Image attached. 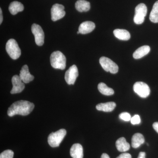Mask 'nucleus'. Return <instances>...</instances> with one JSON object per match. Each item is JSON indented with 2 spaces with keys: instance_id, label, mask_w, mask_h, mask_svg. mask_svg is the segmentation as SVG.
I'll return each mask as SVG.
<instances>
[{
  "instance_id": "9b49d317",
  "label": "nucleus",
  "mask_w": 158,
  "mask_h": 158,
  "mask_svg": "<svg viewBox=\"0 0 158 158\" xmlns=\"http://www.w3.org/2000/svg\"><path fill=\"white\" fill-rule=\"evenodd\" d=\"M11 82L13 85L10 92L11 94L21 93L24 89V83L18 75H15L12 77Z\"/></svg>"
},
{
  "instance_id": "9d476101",
  "label": "nucleus",
  "mask_w": 158,
  "mask_h": 158,
  "mask_svg": "<svg viewBox=\"0 0 158 158\" xmlns=\"http://www.w3.org/2000/svg\"><path fill=\"white\" fill-rule=\"evenodd\" d=\"M78 75V70L76 65H73L65 72V81L68 85H74Z\"/></svg>"
},
{
  "instance_id": "c756f323",
  "label": "nucleus",
  "mask_w": 158,
  "mask_h": 158,
  "mask_svg": "<svg viewBox=\"0 0 158 158\" xmlns=\"http://www.w3.org/2000/svg\"><path fill=\"white\" fill-rule=\"evenodd\" d=\"M3 21L2 11V9H0V24H2Z\"/></svg>"
},
{
  "instance_id": "0eeeda50",
  "label": "nucleus",
  "mask_w": 158,
  "mask_h": 158,
  "mask_svg": "<svg viewBox=\"0 0 158 158\" xmlns=\"http://www.w3.org/2000/svg\"><path fill=\"white\" fill-rule=\"evenodd\" d=\"M133 89L135 93L142 98H146L150 94L149 86L144 82H136L133 86Z\"/></svg>"
},
{
  "instance_id": "4be33fe9",
  "label": "nucleus",
  "mask_w": 158,
  "mask_h": 158,
  "mask_svg": "<svg viewBox=\"0 0 158 158\" xmlns=\"http://www.w3.org/2000/svg\"><path fill=\"white\" fill-rule=\"evenodd\" d=\"M98 90L102 94L105 95H112L114 94V91L112 88L108 87L105 83H100L98 84Z\"/></svg>"
},
{
  "instance_id": "7ed1b4c3",
  "label": "nucleus",
  "mask_w": 158,
  "mask_h": 158,
  "mask_svg": "<svg viewBox=\"0 0 158 158\" xmlns=\"http://www.w3.org/2000/svg\"><path fill=\"white\" fill-rule=\"evenodd\" d=\"M66 135V131L64 129L51 133L48 139L50 146L53 148L59 147Z\"/></svg>"
},
{
  "instance_id": "6e6552de",
  "label": "nucleus",
  "mask_w": 158,
  "mask_h": 158,
  "mask_svg": "<svg viewBox=\"0 0 158 158\" xmlns=\"http://www.w3.org/2000/svg\"><path fill=\"white\" fill-rule=\"evenodd\" d=\"M31 31L35 37V42L38 46H42L44 44V34L41 27L37 24H33Z\"/></svg>"
},
{
  "instance_id": "2eb2a0df",
  "label": "nucleus",
  "mask_w": 158,
  "mask_h": 158,
  "mask_svg": "<svg viewBox=\"0 0 158 158\" xmlns=\"http://www.w3.org/2000/svg\"><path fill=\"white\" fill-rule=\"evenodd\" d=\"M116 106V104L114 102H108L102 103L97 105L96 108L99 111L105 112H110L113 111Z\"/></svg>"
},
{
  "instance_id": "c85d7f7f",
  "label": "nucleus",
  "mask_w": 158,
  "mask_h": 158,
  "mask_svg": "<svg viewBox=\"0 0 158 158\" xmlns=\"http://www.w3.org/2000/svg\"><path fill=\"white\" fill-rule=\"evenodd\" d=\"M145 156H146L145 152H141L139 153L138 158H145Z\"/></svg>"
},
{
  "instance_id": "f257e3e1",
  "label": "nucleus",
  "mask_w": 158,
  "mask_h": 158,
  "mask_svg": "<svg viewBox=\"0 0 158 158\" xmlns=\"http://www.w3.org/2000/svg\"><path fill=\"white\" fill-rule=\"evenodd\" d=\"M34 105L27 101L20 100L15 102L8 109V115L10 117L15 115L27 116L33 111Z\"/></svg>"
},
{
  "instance_id": "423d86ee",
  "label": "nucleus",
  "mask_w": 158,
  "mask_h": 158,
  "mask_svg": "<svg viewBox=\"0 0 158 158\" xmlns=\"http://www.w3.org/2000/svg\"><path fill=\"white\" fill-rule=\"evenodd\" d=\"M99 62L102 67L106 71L110 72L113 74L116 73L118 72V65L109 58L102 57L99 59Z\"/></svg>"
},
{
  "instance_id": "39448f33",
  "label": "nucleus",
  "mask_w": 158,
  "mask_h": 158,
  "mask_svg": "<svg viewBox=\"0 0 158 158\" xmlns=\"http://www.w3.org/2000/svg\"><path fill=\"white\" fill-rule=\"evenodd\" d=\"M147 13V8L145 4L141 3L136 6L134 18L135 23L138 25L143 23Z\"/></svg>"
},
{
  "instance_id": "7c9ffc66",
  "label": "nucleus",
  "mask_w": 158,
  "mask_h": 158,
  "mask_svg": "<svg viewBox=\"0 0 158 158\" xmlns=\"http://www.w3.org/2000/svg\"><path fill=\"white\" fill-rule=\"evenodd\" d=\"M101 158H110V157L109 155L107 154L103 153L102 154L101 157Z\"/></svg>"
},
{
  "instance_id": "a878e982",
  "label": "nucleus",
  "mask_w": 158,
  "mask_h": 158,
  "mask_svg": "<svg viewBox=\"0 0 158 158\" xmlns=\"http://www.w3.org/2000/svg\"><path fill=\"white\" fill-rule=\"evenodd\" d=\"M131 123L133 125L139 124L141 123V118L138 115H135L131 118Z\"/></svg>"
},
{
  "instance_id": "6ab92c4d",
  "label": "nucleus",
  "mask_w": 158,
  "mask_h": 158,
  "mask_svg": "<svg viewBox=\"0 0 158 158\" xmlns=\"http://www.w3.org/2000/svg\"><path fill=\"white\" fill-rule=\"evenodd\" d=\"M24 6L21 3L17 1L12 2L9 6V11L13 15L17 14L18 12L23 11Z\"/></svg>"
},
{
  "instance_id": "aec40b11",
  "label": "nucleus",
  "mask_w": 158,
  "mask_h": 158,
  "mask_svg": "<svg viewBox=\"0 0 158 158\" xmlns=\"http://www.w3.org/2000/svg\"><path fill=\"white\" fill-rule=\"evenodd\" d=\"M75 8L79 12H86L90 9V3L85 0H78L75 3Z\"/></svg>"
},
{
  "instance_id": "ddd939ff",
  "label": "nucleus",
  "mask_w": 158,
  "mask_h": 158,
  "mask_svg": "<svg viewBox=\"0 0 158 158\" xmlns=\"http://www.w3.org/2000/svg\"><path fill=\"white\" fill-rule=\"evenodd\" d=\"M95 24L91 21L82 23L79 26V31L80 34H85L90 33L95 29Z\"/></svg>"
},
{
  "instance_id": "f8f14e48",
  "label": "nucleus",
  "mask_w": 158,
  "mask_h": 158,
  "mask_svg": "<svg viewBox=\"0 0 158 158\" xmlns=\"http://www.w3.org/2000/svg\"><path fill=\"white\" fill-rule=\"evenodd\" d=\"M19 77L23 82L25 84L32 81L34 78V76L29 72L28 66L27 65H23L22 68L20 72Z\"/></svg>"
},
{
  "instance_id": "2f4dec72",
  "label": "nucleus",
  "mask_w": 158,
  "mask_h": 158,
  "mask_svg": "<svg viewBox=\"0 0 158 158\" xmlns=\"http://www.w3.org/2000/svg\"><path fill=\"white\" fill-rule=\"evenodd\" d=\"M77 34H80V32H79V31H77Z\"/></svg>"
},
{
  "instance_id": "a211bd4d",
  "label": "nucleus",
  "mask_w": 158,
  "mask_h": 158,
  "mask_svg": "<svg viewBox=\"0 0 158 158\" xmlns=\"http://www.w3.org/2000/svg\"><path fill=\"white\" fill-rule=\"evenodd\" d=\"M144 138L142 134L136 133L133 136L131 139V145L133 148H137L140 147L141 144H144Z\"/></svg>"
},
{
  "instance_id": "f3484780",
  "label": "nucleus",
  "mask_w": 158,
  "mask_h": 158,
  "mask_svg": "<svg viewBox=\"0 0 158 158\" xmlns=\"http://www.w3.org/2000/svg\"><path fill=\"white\" fill-rule=\"evenodd\" d=\"M150 51L149 46L144 45L138 48L133 54V57L135 59H140L147 55Z\"/></svg>"
},
{
  "instance_id": "cd10ccee",
  "label": "nucleus",
  "mask_w": 158,
  "mask_h": 158,
  "mask_svg": "<svg viewBox=\"0 0 158 158\" xmlns=\"http://www.w3.org/2000/svg\"><path fill=\"white\" fill-rule=\"evenodd\" d=\"M153 128L156 131V132L157 133H158V122H155L154 123H153Z\"/></svg>"
},
{
  "instance_id": "b1692460",
  "label": "nucleus",
  "mask_w": 158,
  "mask_h": 158,
  "mask_svg": "<svg viewBox=\"0 0 158 158\" xmlns=\"http://www.w3.org/2000/svg\"><path fill=\"white\" fill-rule=\"evenodd\" d=\"M14 152L11 150H6L1 153L0 158H13Z\"/></svg>"
},
{
  "instance_id": "393cba45",
  "label": "nucleus",
  "mask_w": 158,
  "mask_h": 158,
  "mask_svg": "<svg viewBox=\"0 0 158 158\" xmlns=\"http://www.w3.org/2000/svg\"><path fill=\"white\" fill-rule=\"evenodd\" d=\"M119 118L125 121H129L131 120V116L129 113L124 112L119 114Z\"/></svg>"
},
{
  "instance_id": "bb28decb",
  "label": "nucleus",
  "mask_w": 158,
  "mask_h": 158,
  "mask_svg": "<svg viewBox=\"0 0 158 158\" xmlns=\"http://www.w3.org/2000/svg\"><path fill=\"white\" fill-rule=\"evenodd\" d=\"M116 158H132L131 156L128 153H123L118 156Z\"/></svg>"
},
{
  "instance_id": "f03ea898",
  "label": "nucleus",
  "mask_w": 158,
  "mask_h": 158,
  "mask_svg": "<svg viewBox=\"0 0 158 158\" xmlns=\"http://www.w3.org/2000/svg\"><path fill=\"white\" fill-rule=\"evenodd\" d=\"M50 62L52 67L56 69L64 70L66 66V58L60 51L54 52L51 55Z\"/></svg>"
},
{
  "instance_id": "412c9836",
  "label": "nucleus",
  "mask_w": 158,
  "mask_h": 158,
  "mask_svg": "<svg viewBox=\"0 0 158 158\" xmlns=\"http://www.w3.org/2000/svg\"><path fill=\"white\" fill-rule=\"evenodd\" d=\"M115 37L122 40H128L131 38L129 32L123 29H116L113 31Z\"/></svg>"
},
{
  "instance_id": "1a4fd4ad",
  "label": "nucleus",
  "mask_w": 158,
  "mask_h": 158,
  "mask_svg": "<svg viewBox=\"0 0 158 158\" xmlns=\"http://www.w3.org/2000/svg\"><path fill=\"white\" fill-rule=\"evenodd\" d=\"M65 7L62 5L56 4L54 5L51 9V16L52 20L56 21L61 19L65 16Z\"/></svg>"
},
{
  "instance_id": "5701e85b",
  "label": "nucleus",
  "mask_w": 158,
  "mask_h": 158,
  "mask_svg": "<svg viewBox=\"0 0 158 158\" xmlns=\"http://www.w3.org/2000/svg\"><path fill=\"white\" fill-rule=\"evenodd\" d=\"M149 19L152 22L158 23V1L153 6L152 10L150 14Z\"/></svg>"
},
{
  "instance_id": "4468645a",
  "label": "nucleus",
  "mask_w": 158,
  "mask_h": 158,
  "mask_svg": "<svg viewBox=\"0 0 158 158\" xmlns=\"http://www.w3.org/2000/svg\"><path fill=\"white\" fill-rule=\"evenodd\" d=\"M70 154L73 158H83L84 154L82 145L78 143L73 144L71 148Z\"/></svg>"
},
{
  "instance_id": "20e7f679",
  "label": "nucleus",
  "mask_w": 158,
  "mask_h": 158,
  "mask_svg": "<svg viewBox=\"0 0 158 158\" xmlns=\"http://www.w3.org/2000/svg\"><path fill=\"white\" fill-rule=\"evenodd\" d=\"M6 50L11 59L14 60L18 59L21 54L18 44L14 39L8 40L6 44Z\"/></svg>"
},
{
  "instance_id": "dca6fc26",
  "label": "nucleus",
  "mask_w": 158,
  "mask_h": 158,
  "mask_svg": "<svg viewBox=\"0 0 158 158\" xmlns=\"http://www.w3.org/2000/svg\"><path fill=\"white\" fill-rule=\"evenodd\" d=\"M116 146L117 149L120 152H125L130 149V145L127 142L123 137L119 138L116 141Z\"/></svg>"
}]
</instances>
